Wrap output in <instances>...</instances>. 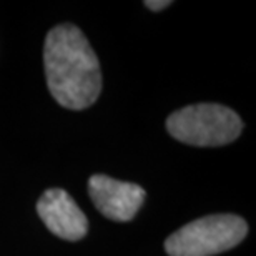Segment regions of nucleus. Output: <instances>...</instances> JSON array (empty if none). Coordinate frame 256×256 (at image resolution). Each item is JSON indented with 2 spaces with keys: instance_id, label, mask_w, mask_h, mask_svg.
Returning <instances> with one entry per match:
<instances>
[{
  "instance_id": "f257e3e1",
  "label": "nucleus",
  "mask_w": 256,
  "mask_h": 256,
  "mask_svg": "<svg viewBox=\"0 0 256 256\" xmlns=\"http://www.w3.org/2000/svg\"><path fill=\"white\" fill-rule=\"evenodd\" d=\"M45 76L50 94L68 110L92 106L102 92L98 58L80 28L62 24L47 34L44 47Z\"/></svg>"
},
{
  "instance_id": "f03ea898",
  "label": "nucleus",
  "mask_w": 256,
  "mask_h": 256,
  "mask_svg": "<svg viewBox=\"0 0 256 256\" xmlns=\"http://www.w3.org/2000/svg\"><path fill=\"white\" fill-rule=\"evenodd\" d=\"M166 130L186 145L222 146L242 135L243 122L236 112L224 105L196 104L173 112L166 118Z\"/></svg>"
},
{
  "instance_id": "7ed1b4c3",
  "label": "nucleus",
  "mask_w": 256,
  "mask_h": 256,
  "mask_svg": "<svg viewBox=\"0 0 256 256\" xmlns=\"http://www.w3.org/2000/svg\"><path fill=\"white\" fill-rule=\"evenodd\" d=\"M248 224L236 214H210L183 228L165 240L170 256H213L234 248L246 238Z\"/></svg>"
},
{
  "instance_id": "20e7f679",
  "label": "nucleus",
  "mask_w": 256,
  "mask_h": 256,
  "mask_svg": "<svg viewBox=\"0 0 256 256\" xmlns=\"http://www.w3.org/2000/svg\"><path fill=\"white\" fill-rule=\"evenodd\" d=\"M88 193L96 210L114 222H130L145 202V190L136 183L120 182L106 175L88 180Z\"/></svg>"
},
{
  "instance_id": "39448f33",
  "label": "nucleus",
  "mask_w": 256,
  "mask_h": 256,
  "mask_svg": "<svg viewBox=\"0 0 256 256\" xmlns=\"http://www.w3.org/2000/svg\"><path fill=\"white\" fill-rule=\"evenodd\" d=\"M37 212L50 232L66 242H78L88 232V220L65 190H47L37 203Z\"/></svg>"
},
{
  "instance_id": "423d86ee",
  "label": "nucleus",
  "mask_w": 256,
  "mask_h": 256,
  "mask_svg": "<svg viewBox=\"0 0 256 256\" xmlns=\"http://www.w3.org/2000/svg\"><path fill=\"white\" fill-rule=\"evenodd\" d=\"M170 5H172L170 0H162V2H156V0H146L145 2V7L153 10V12H160V10L170 7Z\"/></svg>"
}]
</instances>
